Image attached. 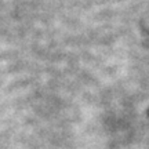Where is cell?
Segmentation results:
<instances>
[{
  "instance_id": "1",
  "label": "cell",
  "mask_w": 149,
  "mask_h": 149,
  "mask_svg": "<svg viewBox=\"0 0 149 149\" xmlns=\"http://www.w3.org/2000/svg\"><path fill=\"white\" fill-rule=\"evenodd\" d=\"M148 115H149V111H148Z\"/></svg>"
}]
</instances>
